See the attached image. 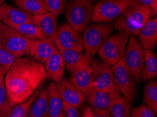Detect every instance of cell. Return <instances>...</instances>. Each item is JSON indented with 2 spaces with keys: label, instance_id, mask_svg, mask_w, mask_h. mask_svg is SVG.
I'll list each match as a JSON object with an SVG mask.
<instances>
[{
  "label": "cell",
  "instance_id": "cell-22",
  "mask_svg": "<svg viewBox=\"0 0 157 117\" xmlns=\"http://www.w3.org/2000/svg\"><path fill=\"white\" fill-rule=\"evenodd\" d=\"M157 76V56L151 50H144V60L142 67L141 80L147 82Z\"/></svg>",
  "mask_w": 157,
  "mask_h": 117
},
{
  "label": "cell",
  "instance_id": "cell-1",
  "mask_svg": "<svg viewBox=\"0 0 157 117\" xmlns=\"http://www.w3.org/2000/svg\"><path fill=\"white\" fill-rule=\"evenodd\" d=\"M47 77L44 64L28 56L16 58L4 76L11 105L23 103L44 85Z\"/></svg>",
  "mask_w": 157,
  "mask_h": 117
},
{
  "label": "cell",
  "instance_id": "cell-7",
  "mask_svg": "<svg viewBox=\"0 0 157 117\" xmlns=\"http://www.w3.org/2000/svg\"><path fill=\"white\" fill-rule=\"evenodd\" d=\"M129 38L127 33L121 31L111 35L97 53L101 60L110 66L120 61L124 56Z\"/></svg>",
  "mask_w": 157,
  "mask_h": 117
},
{
  "label": "cell",
  "instance_id": "cell-4",
  "mask_svg": "<svg viewBox=\"0 0 157 117\" xmlns=\"http://www.w3.org/2000/svg\"><path fill=\"white\" fill-rule=\"evenodd\" d=\"M113 23H93L87 26L82 33L83 46L90 56H95L112 35Z\"/></svg>",
  "mask_w": 157,
  "mask_h": 117
},
{
  "label": "cell",
  "instance_id": "cell-27",
  "mask_svg": "<svg viewBox=\"0 0 157 117\" xmlns=\"http://www.w3.org/2000/svg\"><path fill=\"white\" fill-rule=\"evenodd\" d=\"M132 104L121 96L108 109L110 117H130Z\"/></svg>",
  "mask_w": 157,
  "mask_h": 117
},
{
  "label": "cell",
  "instance_id": "cell-25",
  "mask_svg": "<svg viewBox=\"0 0 157 117\" xmlns=\"http://www.w3.org/2000/svg\"><path fill=\"white\" fill-rule=\"evenodd\" d=\"M26 39L35 41L47 38L46 36L35 23H23L13 27Z\"/></svg>",
  "mask_w": 157,
  "mask_h": 117
},
{
  "label": "cell",
  "instance_id": "cell-29",
  "mask_svg": "<svg viewBox=\"0 0 157 117\" xmlns=\"http://www.w3.org/2000/svg\"><path fill=\"white\" fill-rule=\"evenodd\" d=\"M42 86L38 88L36 91L35 92V93L29 99L26 100L25 102H23V103L16 104V105L13 107L12 111H11V114H9V117H27L30 107L31 106L33 102L37 98V95L39 94Z\"/></svg>",
  "mask_w": 157,
  "mask_h": 117
},
{
  "label": "cell",
  "instance_id": "cell-5",
  "mask_svg": "<svg viewBox=\"0 0 157 117\" xmlns=\"http://www.w3.org/2000/svg\"><path fill=\"white\" fill-rule=\"evenodd\" d=\"M112 67L114 86L121 96L130 104L134 103L137 97V87L134 76L121 59Z\"/></svg>",
  "mask_w": 157,
  "mask_h": 117
},
{
  "label": "cell",
  "instance_id": "cell-18",
  "mask_svg": "<svg viewBox=\"0 0 157 117\" xmlns=\"http://www.w3.org/2000/svg\"><path fill=\"white\" fill-rule=\"evenodd\" d=\"M33 20L34 23L40 27L47 38H49L54 43L58 32V16L49 12H47L40 15L33 16Z\"/></svg>",
  "mask_w": 157,
  "mask_h": 117
},
{
  "label": "cell",
  "instance_id": "cell-31",
  "mask_svg": "<svg viewBox=\"0 0 157 117\" xmlns=\"http://www.w3.org/2000/svg\"><path fill=\"white\" fill-rule=\"evenodd\" d=\"M47 12L57 16L62 14L66 6L67 0H43Z\"/></svg>",
  "mask_w": 157,
  "mask_h": 117
},
{
  "label": "cell",
  "instance_id": "cell-3",
  "mask_svg": "<svg viewBox=\"0 0 157 117\" xmlns=\"http://www.w3.org/2000/svg\"><path fill=\"white\" fill-rule=\"evenodd\" d=\"M94 6L90 0H68L64 11L68 23L77 32H84L91 22Z\"/></svg>",
  "mask_w": 157,
  "mask_h": 117
},
{
  "label": "cell",
  "instance_id": "cell-17",
  "mask_svg": "<svg viewBox=\"0 0 157 117\" xmlns=\"http://www.w3.org/2000/svg\"><path fill=\"white\" fill-rule=\"evenodd\" d=\"M69 80L84 93L85 95L89 94L93 89V76L91 63L71 72Z\"/></svg>",
  "mask_w": 157,
  "mask_h": 117
},
{
  "label": "cell",
  "instance_id": "cell-14",
  "mask_svg": "<svg viewBox=\"0 0 157 117\" xmlns=\"http://www.w3.org/2000/svg\"><path fill=\"white\" fill-rule=\"evenodd\" d=\"M0 22L9 27L23 23H34L33 16L22 9L4 3L0 6Z\"/></svg>",
  "mask_w": 157,
  "mask_h": 117
},
{
  "label": "cell",
  "instance_id": "cell-28",
  "mask_svg": "<svg viewBox=\"0 0 157 117\" xmlns=\"http://www.w3.org/2000/svg\"><path fill=\"white\" fill-rule=\"evenodd\" d=\"M12 109L6 93L4 76H0V117H9Z\"/></svg>",
  "mask_w": 157,
  "mask_h": 117
},
{
  "label": "cell",
  "instance_id": "cell-23",
  "mask_svg": "<svg viewBox=\"0 0 157 117\" xmlns=\"http://www.w3.org/2000/svg\"><path fill=\"white\" fill-rule=\"evenodd\" d=\"M27 117H48L47 87H42L37 98L30 107Z\"/></svg>",
  "mask_w": 157,
  "mask_h": 117
},
{
  "label": "cell",
  "instance_id": "cell-38",
  "mask_svg": "<svg viewBox=\"0 0 157 117\" xmlns=\"http://www.w3.org/2000/svg\"><path fill=\"white\" fill-rule=\"evenodd\" d=\"M90 1H91L92 2H97L100 1V0H90Z\"/></svg>",
  "mask_w": 157,
  "mask_h": 117
},
{
  "label": "cell",
  "instance_id": "cell-34",
  "mask_svg": "<svg viewBox=\"0 0 157 117\" xmlns=\"http://www.w3.org/2000/svg\"><path fill=\"white\" fill-rule=\"evenodd\" d=\"M142 5L150 9L154 16H156L157 13V0H136Z\"/></svg>",
  "mask_w": 157,
  "mask_h": 117
},
{
  "label": "cell",
  "instance_id": "cell-32",
  "mask_svg": "<svg viewBox=\"0 0 157 117\" xmlns=\"http://www.w3.org/2000/svg\"><path fill=\"white\" fill-rule=\"evenodd\" d=\"M156 114L149 107L142 104L138 107H134L131 109L130 116L131 117H156Z\"/></svg>",
  "mask_w": 157,
  "mask_h": 117
},
{
  "label": "cell",
  "instance_id": "cell-21",
  "mask_svg": "<svg viewBox=\"0 0 157 117\" xmlns=\"http://www.w3.org/2000/svg\"><path fill=\"white\" fill-rule=\"evenodd\" d=\"M47 107L48 117H64L63 102L54 83H50L47 87Z\"/></svg>",
  "mask_w": 157,
  "mask_h": 117
},
{
  "label": "cell",
  "instance_id": "cell-39",
  "mask_svg": "<svg viewBox=\"0 0 157 117\" xmlns=\"http://www.w3.org/2000/svg\"><path fill=\"white\" fill-rule=\"evenodd\" d=\"M130 117H131V116H130Z\"/></svg>",
  "mask_w": 157,
  "mask_h": 117
},
{
  "label": "cell",
  "instance_id": "cell-13",
  "mask_svg": "<svg viewBox=\"0 0 157 117\" xmlns=\"http://www.w3.org/2000/svg\"><path fill=\"white\" fill-rule=\"evenodd\" d=\"M121 97L115 86L105 90L92 89L86 95V100L92 108L108 110V109Z\"/></svg>",
  "mask_w": 157,
  "mask_h": 117
},
{
  "label": "cell",
  "instance_id": "cell-6",
  "mask_svg": "<svg viewBox=\"0 0 157 117\" xmlns=\"http://www.w3.org/2000/svg\"><path fill=\"white\" fill-rule=\"evenodd\" d=\"M136 0H100L94 4L91 21L94 23H112Z\"/></svg>",
  "mask_w": 157,
  "mask_h": 117
},
{
  "label": "cell",
  "instance_id": "cell-2",
  "mask_svg": "<svg viewBox=\"0 0 157 117\" xmlns=\"http://www.w3.org/2000/svg\"><path fill=\"white\" fill-rule=\"evenodd\" d=\"M153 16L150 9L137 2L126 8L113 20V27L116 30L127 33L130 37H137L145 23Z\"/></svg>",
  "mask_w": 157,
  "mask_h": 117
},
{
  "label": "cell",
  "instance_id": "cell-8",
  "mask_svg": "<svg viewBox=\"0 0 157 117\" xmlns=\"http://www.w3.org/2000/svg\"><path fill=\"white\" fill-rule=\"evenodd\" d=\"M31 42L14 28L0 22V45L16 58L26 56Z\"/></svg>",
  "mask_w": 157,
  "mask_h": 117
},
{
  "label": "cell",
  "instance_id": "cell-11",
  "mask_svg": "<svg viewBox=\"0 0 157 117\" xmlns=\"http://www.w3.org/2000/svg\"><path fill=\"white\" fill-rule=\"evenodd\" d=\"M93 89L105 90L114 86L112 67L98 59H91Z\"/></svg>",
  "mask_w": 157,
  "mask_h": 117
},
{
  "label": "cell",
  "instance_id": "cell-36",
  "mask_svg": "<svg viewBox=\"0 0 157 117\" xmlns=\"http://www.w3.org/2000/svg\"><path fill=\"white\" fill-rule=\"evenodd\" d=\"M93 110L94 117H110L108 110H101V109H97L92 108Z\"/></svg>",
  "mask_w": 157,
  "mask_h": 117
},
{
  "label": "cell",
  "instance_id": "cell-10",
  "mask_svg": "<svg viewBox=\"0 0 157 117\" xmlns=\"http://www.w3.org/2000/svg\"><path fill=\"white\" fill-rule=\"evenodd\" d=\"M54 44H58L63 49L81 53L84 49L82 37L80 32L67 23H61L58 25V32Z\"/></svg>",
  "mask_w": 157,
  "mask_h": 117
},
{
  "label": "cell",
  "instance_id": "cell-35",
  "mask_svg": "<svg viewBox=\"0 0 157 117\" xmlns=\"http://www.w3.org/2000/svg\"><path fill=\"white\" fill-rule=\"evenodd\" d=\"M81 109V117H94V114L92 107L85 104H82L80 105Z\"/></svg>",
  "mask_w": 157,
  "mask_h": 117
},
{
  "label": "cell",
  "instance_id": "cell-24",
  "mask_svg": "<svg viewBox=\"0 0 157 117\" xmlns=\"http://www.w3.org/2000/svg\"><path fill=\"white\" fill-rule=\"evenodd\" d=\"M13 2L16 7L33 16L47 12L43 0H13Z\"/></svg>",
  "mask_w": 157,
  "mask_h": 117
},
{
  "label": "cell",
  "instance_id": "cell-30",
  "mask_svg": "<svg viewBox=\"0 0 157 117\" xmlns=\"http://www.w3.org/2000/svg\"><path fill=\"white\" fill-rule=\"evenodd\" d=\"M16 58L15 56L6 51L0 45V76H5Z\"/></svg>",
  "mask_w": 157,
  "mask_h": 117
},
{
  "label": "cell",
  "instance_id": "cell-15",
  "mask_svg": "<svg viewBox=\"0 0 157 117\" xmlns=\"http://www.w3.org/2000/svg\"><path fill=\"white\" fill-rule=\"evenodd\" d=\"M57 50L56 44L49 38L32 41L26 56L44 64Z\"/></svg>",
  "mask_w": 157,
  "mask_h": 117
},
{
  "label": "cell",
  "instance_id": "cell-16",
  "mask_svg": "<svg viewBox=\"0 0 157 117\" xmlns=\"http://www.w3.org/2000/svg\"><path fill=\"white\" fill-rule=\"evenodd\" d=\"M57 49L62 56L65 66L70 73L91 63V56L82 54L79 52L63 49L60 45L55 44Z\"/></svg>",
  "mask_w": 157,
  "mask_h": 117
},
{
  "label": "cell",
  "instance_id": "cell-37",
  "mask_svg": "<svg viewBox=\"0 0 157 117\" xmlns=\"http://www.w3.org/2000/svg\"><path fill=\"white\" fill-rule=\"evenodd\" d=\"M4 0H0V6L4 4Z\"/></svg>",
  "mask_w": 157,
  "mask_h": 117
},
{
  "label": "cell",
  "instance_id": "cell-33",
  "mask_svg": "<svg viewBox=\"0 0 157 117\" xmlns=\"http://www.w3.org/2000/svg\"><path fill=\"white\" fill-rule=\"evenodd\" d=\"M63 108L64 117H80V114L79 112L78 111V108H75L74 107L68 105V104L64 103V102Z\"/></svg>",
  "mask_w": 157,
  "mask_h": 117
},
{
  "label": "cell",
  "instance_id": "cell-26",
  "mask_svg": "<svg viewBox=\"0 0 157 117\" xmlns=\"http://www.w3.org/2000/svg\"><path fill=\"white\" fill-rule=\"evenodd\" d=\"M145 105L149 107L156 114L157 112V82L155 79L149 81L145 86L143 95Z\"/></svg>",
  "mask_w": 157,
  "mask_h": 117
},
{
  "label": "cell",
  "instance_id": "cell-9",
  "mask_svg": "<svg viewBox=\"0 0 157 117\" xmlns=\"http://www.w3.org/2000/svg\"><path fill=\"white\" fill-rule=\"evenodd\" d=\"M123 60L134 76L136 84L142 82L141 75L144 60V50L135 37L130 36L126 46Z\"/></svg>",
  "mask_w": 157,
  "mask_h": 117
},
{
  "label": "cell",
  "instance_id": "cell-20",
  "mask_svg": "<svg viewBox=\"0 0 157 117\" xmlns=\"http://www.w3.org/2000/svg\"><path fill=\"white\" fill-rule=\"evenodd\" d=\"M139 42L144 50L153 51L157 45V19L151 18L139 33Z\"/></svg>",
  "mask_w": 157,
  "mask_h": 117
},
{
  "label": "cell",
  "instance_id": "cell-12",
  "mask_svg": "<svg viewBox=\"0 0 157 117\" xmlns=\"http://www.w3.org/2000/svg\"><path fill=\"white\" fill-rule=\"evenodd\" d=\"M55 83L56 89L64 103L74 107H80L86 100V95L79 88L66 78H63Z\"/></svg>",
  "mask_w": 157,
  "mask_h": 117
},
{
  "label": "cell",
  "instance_id": "cell-19",
  "mask_svg": "<svg viewBox=\"0 0 157 117\" xmlns=\"http://www.w3.org/2000/svg\"><path fill=\"white\" fill-rule=\"evenodd\" d=\"M47 77L54 83L59 82L64 77L65 64L58 49L43 64Z\"/></svg>",
  "mask_w": 157,
  "mask_h": 117
}]
</instances>
